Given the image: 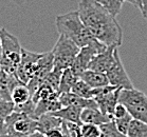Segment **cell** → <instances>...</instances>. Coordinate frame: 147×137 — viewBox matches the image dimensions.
Listing matches in <instances>:
<instances>
[{
  "label": "cell",
  "instance_id": "obj_11",
  "mask_svg": "<svg viewBox=\"0 0 147 137\" xmlns=\"http://www.w3.org/2000/svg\"><path fill=\"white\" fill-rule=\"evenodd\" d=\"M80 120H82V124H95V126L100 127L102 124H107L113 119L108 115L102 113L100 109L88 108V109H83L82 114H80Z\"/></svg>",
  "mask_w": 147,
  "mask_h": 137
},
{
  "label": "cell",
  "instance_id": "obj_9",
  "mask_svg": "<svg viewBox=\"0 0 147 137\" xmlns=\"http://www.w3.org/2000/svg\"><path fill=\"white\" fill-rule=\"evenodd\" d=\"M109 80V84L115 86L120 89H126V90H131L134 89V84L131 82L130 78L128 76L127 72L123 65V62L121 60L119 51L115 52V59H114L113 64L108 70L106 73Z\"/></svg>",
  "mask_w": 147,
  "mask_h": 137
},
{
  "label": "cell",
  "instance_id": "obj_13",
  "mask_svg": "<svg viewBox=\"0 0 147 137\" xmlns=\"http://www.w3.org/2000/svg\"><path fill=\"white\" fill-rule=\"evenodd\" d=\"M83 108L78 106H68V107L61 108L60 110L51 113L54 116L60 118L61 120L66 122H71L78 126H82V120H80V114H82Z\"/></svg>",
  "mask_w": 147,
  "mask_h": 137
},
{
  "label": "cell",
  "instance_id": "obj_20",
  "mask_svg": "<svg viewBox=\"0 0 147 137\" xmlns=\"http://www.w3.org/2000/svg\"><path fill=\"white\" fill-rule=\"evenodd\" d=\"M100 7H103L106 11H108L111 15L117 17L120 14L123 3L126 0H95Z\"/></svg>",
  "mask_w": 147,
  "mask_h": 137
},
{
  "label": "cell",
  "instance_id": "obj_26",
  "mask_svg": "<svg viewBox=\"0 0 147 137\" xmlns=\"http://www.w3.org/2000/svg\"><path fill=\"white\" fill-rule=\"evenodd\" d=\"M45 137H71L68 131V127L66 121L63 122L61 127L57 128V129H53V130L49 131L48 133L45 134Z\"/></svg>",
  "mask_w": 147,
  "mask_h": 137
},
{
  "label": "cell",
  "instance_id": "obj_30",
  "mask_svg": "<svg viewBox=\"0 0 147 137\" xmlns=\"http://www.w3.org/2000/svg\"><path fill=\"white\" fill-rule=\"evenodd\" d=\"M1 55H2V45H1V36H0V59H1Z\"/></svg>",
  "mask_w": 147,
  "mask_h": 137
},
{
  "label": "cell",
  "instance_id": "obj_19",
  "mask_svg": "<svg viewBox=\"0 0 147 137\" xmlns=\"http://www.w3.org/2000/svg\"><path fill=\"white\" fill-rule=\"evenodd\" d=\"M71 93H73L74 95H76L82 98H86V99H92L93 97V89L89 87L85 81L82 79H78L76 81V84H74Z\"/></svg>",
  "mask_w": 147,
  "mask_h": 137
},
{
  "label": "cell",
  "instance_id": "obj_17",
  "mask_svg": "<svg viewBox=\"0 0 147 137\" xmlns=\"http://www.w3.org/2000/svg\"><path fill=\"white\" fill-rule=\"evenodd\" d=\"M78 79L80 78L70 69L64 70L63 71V74H61V78H60L59 87H58V93L59 94L71 93L72 88H73L74 84H76V81Z\"/></svg>",
  "mask_w": 147,
  "mask_h": 137
},
{
  "label": "cell",
  "instance_id": "obj_22",
  "mask_svg": "<svg viewBox=\"0 0 147 137\" xmlns=\"http://www.w3.org/2000/svg\"><path fill=\"white\" fill-rule=\"evenodd\" d=\"M127 137H147V124L132 119L128 129Z\"/></svg>",
  "mask_w": 147,
  "mask_h": 137
},
{
  "label": "cell",
  "instance_id": "obj_29",
  "mask_svg": "<svg viewBox=\"0 0 147 137\" xmlns=\"http://www.w3.org/2000/svg\"><path fill=\"white\" fill-rule=\"evenodd\" d=\"M127 2H129V3L134 4V5H136L137 7H139V9H142V0H126Z\"/></svg>",
  "mask_w": 147,
  "mask_h": 137
},
{
  "label": "cell",
  "instance_id": "obj_3",
  "mask_svg": "<svg viewBox=\"0 0 147 137\" xmlns=\"http://www.w3.org/2000/svg\"><path fill=\"white\" fill-rule=\"evenodd\" d=\"M2 55L0 59V70L11 75H16L17 69L21 61L22 47L16 37L5 29H0Z\"/></svg>",
  "mask_w": 147,
  "mask_h": 137
},
{
  "label": "cell",
  "instance_id": "obj_2",
  "mask_svg": "<svg viewBox=\"0 0 147 137\" xmlns=\"http://www.w3.org/2000/svg\"><path fill=\"white\" fill-rule=\"evenodd\" d=\"M55 24L59 35L69 38L80 47H86L95 39L83 23L78 11L57 16Z\"/></svg>",
  "mask_w": 147,
  "mask_h": 137
},
{
  "label": "cell",
  "instance_id": "obj_15",
  "mask_svg": "<svg viewBox=\"0 0 147 137\" xmlns=\"http://www.w3.org/2000/svg\"><path fill=\"white\" fill-rule=\"evenodd\" d=\"M64 120L52 115L51 113L44 114L37 119V131L42 134H46L53 129L60 128Z\"/></svg>",
  "mask_w": 147,
  "mask_h": 137
},
{
  "label": "cell",
  "instance_id": "obj_25",
  "mask_svg": "<svg viewBox=\"0 0 147 137\" xmlns=\"http://www.w3.org/2000/svg\"><path fill=\"white\" fill-rule=\"evenodd\" d=\"M131 120H132V117H131L130 114H127L125 117H122V118H119V119H113L117 129L122 134H124V135H127L128 129H129V126L131 124Z\"/></svg>",
  "mask_w": 147,
  "mask_h": 137
},
{
  "label": "cell",
  "instance_id": "obj_12",
  "mask_svg": "<svg viewBox=\"0 0 147 137\" xmlns=\"http://www.w3.org/2000/svg\"><path fill=\"white\" fill-rule=\"evenodd\" d=\"M19 84L20 81L18 80L16 75H11L0 70V98L4 100L12 101L11 100L12 90Z\"/></svg>",
  "mask_w": 147,
  "mask_h": 137
},
{
  "label": "cell",
  "instance_id": "obj_27",
  "mask_svg": "<svg viewBox=\"0 0 147 137\" xmlns=\"http://www.w3.org/2000/svg\"><path fill=\"white\" fill-rule=\"evenodd\" d=\"M127 114H129V113H128L126 107L122 104H117V107H115V109H114V112H113L112 117H113V119H119V118L125 117Z\"/></svg>",
  "mask_w": 147,
  "mask_h": 137
},
{
  "label": "cell",
  "instance_id": "obj_10",
  "mask_svg": "<svg viewBox=\"0 0 147 137\" xmlns=\"http://www.w3.org/2000/svg\"><path fill=\"white\" fill-rule=\"evenodd\" d=\"M117 51V47H108L103 53L98 54L90 61L88 65V70L100 72L106 74L108 70L113 64L115 59V52Z\"/></svg>",
  "mask_w": 147,
  "mask_h": 137
},
{
  "label": "cell",
  "instance_id": "obj_31",
  "mask_svg": "<svg viewBox=\"0 0 147 137\" xmlns=\"http://www.w3.org/2000/svg\"><path fill=\"white\" fill-rule=\"evenodd\" d=\"M100 137H110V136H107V135H104V134H102V136Z\"/></svg>",
  "mask_w": 147,
  "mask_h": 137
},
{
  "label": "cell",
  "instance_id": "obj_5",
  "mask_svg": "<svg viewBox=\"0 0 147 137\" xmlns=\"http://www.w3.org/2000/svg\"><path fill=\"white\" fill-rule=\"evenodd\" d=\"M37 131V119L24 113L13 112L5 120L7 137H27Z\"/></svg>",
  "mask_w": 147,
  "mask_h": 137
},
{
  "label": "cell",
  "instance_id": "obj_6",
  "mask_svg": "<svg viewBox=\"0 0 147 137\" xmlns=\"http://www.w3.org/2000/svg\"><path fill=\"white\" fill-rule=\"evenodd\" d=\"M121 90L122 89L111 84L93 89L92 99L95 100L100 112L105 115H108L112 119H113L112 115H113L114 109L119 104V96H120Z\"/></svg>",
  "mask_w": 147,
  "mask_h": 137
},
{
  "label": "cell",
  "instance_id": "obj_1",
  "mask_svg": "<svg viewBox=\"0 0 147 137\" xmlns=\"http://www.w3.org/2000/svg\"><path fill=\"white\" fill-rule=\"evenodd\" d=\"M80 19L91 35L107 47H120L123 42V30L117 17L100 7L95 0H80Z\"/></svg>",
  "mask_w": 147,
  "mask_h": 137
},
{
  "label": "cell",
  "instance_id": "obj_28",
  "mask_svg": "<svg viewBox=\"0 0 147 137\" xmlns=\"http://www.w3.org/2000/svg\"><path fill=\"white\" fill-rule=\"evenodd\" d=\"M141 13L144 19L147 20V0H142V9H141Z\"/></svg>",
  "mask_w": 147,
  "mask_h": 137
},
{
  "label": "cell",
  "instance_id": "obj_18",
  "mask_svg": "<svg viewBox=\"0 0 147 137\" xmlns=\"http://www.w3.org/2000/svg\"><path fill=\"white\" fill-rule=\"evenodd\" d=\"M15 104L12 101L4 100L0 98V135L5 134V120L7 116L14 112Z\"/></svg>",
  "mask_w": 147,
  "mask_h": 137
},
{
  "label": "cell",
  "instance_id": "obj_8",
  "mask_svg": "<svg viewBox=\"0 0 147 137\" xmlns=\"http://www.w3.org/2000/svg\"><path fill=\"white\" fill-rule=\"evenodd\" d=\"M42 56V53H34L30 51L22 49L21 51V61L16 72V77L20 82L24 84H28L29 81L32 79L35 69H36L37 61Z\"/></svg>",
  "mask_w": 147,
  "mask_h": 137
},
{
  "label": "cell",
  "instance_id": "obj_32",
  "mask_svg": "<svg viewBox=\"0 0 147 137\" xmlns=\"http://www.w3.org/2000/svg\"><path fill=\"white\" fill-rule=\"evenodd\" d=\"M0 137H7V135L4 134V135H0Z\"/></svg>",
  "mask_w": 147,
  "mask_h": 137
},
{
  "label": "cell",
  "instance_id": "obj_23",
  "mask_svg": "<svg viewBox=\"0 0 147 137\" xmlns=\"http://www.w3.org/2000/svg\"><path fill=\"white\" fill-rule=\"evenodd\" d=\"M61 74H63V71H60V70H58V69H55V67H54L53 70H52V72H50V73L48 74L47 77L44 79L42 84H48V86L52 88L53 90L58 92V87H59Z\"/></svg>",
  "mask_w": 147,
  "mask_h": 137
},
{
  "label": "cell",
  "instance_id": "obj_21",
  "mask_svg": "<svg viewBox=\"0 0 147 137\" xmlns=\"http://www.w3.org/2000/svg\"><path fill=\"white\" fill-rule=\"evenodd\" d=\"M128 113L130 114L132 119L142 121L147 124V104H137L126 107Z\"/></svg>",
  "mask_w": 147,
  "mask_h": 137
},
{
  "label": "cell",
  "instance_id": "obj_7",
  "mask_svg": "<svg viewBox=\"0 0 147 137\" xmlns=\"http://www.w3.org/2000/svg\"><path fill=\"white\" fill-rule=\"evenodd\" d=\"M107 45L102 43L97 39H94L92 42L84 47H80V53L77 54L76 58L74 59L73 63L71 65L70 70L80 78V75L88 70V65L90 61L98 54L103 53L105 50H107Z\"/></svg>",
  "mask_w": 147,
  "mask_h": 137
},
{
  "label": "cell",
  "instance_id": "obj_24",
  "mask_svg": "<svg viewBox=\"0 0 147 137\" xmlns=\"http://www.w3.org/2000/svg\"><path fill=\"white\" fill-rule=\"evenodd\" d=\"M82 137H100L102 131L98 126L90 124H83L80 126Z\"/></svg>",
  "mask_w": 147,
  "mask_h": 137
},
{
  "label": "cell",
  "instance_id": "obj_14",
  "mask_svg": "<svg viewBox=\"0 0 147 137\" xmlns=\"http://www.w3.org/2000/svg\"><path fill=\"white\" fill-rule=\"evenodd\" d=\"M80 79L85 81L92 89L106 87V86L109 84V80H108V77L106 74L91 70H86L84 73L80 74Z\"/></svg>",
  "mask_w": 147,
  "mask_h": 137
},
{
  "label": "cell",
  "instance_id": "obj_16",
  "mask_svg": "<svg viewBox=\"0 0 147 137\" xmlns=\"http://www.w3.org/2000/svg\"><path fill=\"white\" fill-rule=\"evenodd\" d=\"M31 98H32V94H31L29 88L27 87V84H24L21 82L17 84L11 93V100L15 106L26 104L29 100H31Z\"/></svg>",
  "mask_w": 147,
  "mask_h": 137
},
{
  "label": "cell",
  "instance_id": "obj_4",
  "mask_svg": "<svg viewBox=\"0 0 147 137\" xmlns=\"http://www.w3.org/2000/svg\"><path fill=\"white\" fill-rule=\"evenodd\" d=\"M80 47L69 38L59 35L58 40L54 45L52 53L54 57V67L60 71L70 69Z\"/></svg>",
  "mask_w": 147,
  "mask_h": 137
}]
</instances>
